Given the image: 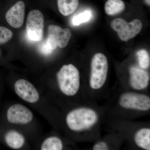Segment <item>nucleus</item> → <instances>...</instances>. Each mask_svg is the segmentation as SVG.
Returning a JSON list of instances; mask_svg holds the SVG:
<instances>
[{
	"label": "nucleus",
	"instance_id": "obj_1",
	"mask_svg": "<svg viewBox=\"0 0 150 150\" xmlns=\"http://www.w3.org/2000/svg\"><path fill=\"white\" fill-rule=\"evenodd\" d=\"M57 79L60 90L65 95L73 96L78 92L80 77L79 70L74 65H64L57 74Z\"/></svg>",
	"mask_w": 150,
	"mask_h": 150
},
{
	"label": "nucleus",
	"instance_id": "obj_2",
	"mask_svg": "<svg viewBox=\"0 0 150 150\" xmlns=\"http://www.w3.org/2000/svg\"><path fill=\"white\" fill-rule=\"evenodd\" d=\"M98 116L95 110L87 108L74 109L68 113L66 121L71 130L80 131L88 129L96 123Z\"/></svg>",
	"mask_w": 150,
	"mask_h": 150
},
{
	"label": "nucleus",
	"instance_id": "obj_3",
	"mask_svg": "<svg viewBox=\"0 0 150 150\" xmlns=\"http://www.w3.org/2000/svg\"><path fill=\"white\" fill-rule=\"evenodd\" d=\"M108 69L106 56L102 53L94 55L92 59L90 78V85L92 88L99 89L104 85L107 79Z\"/></svg>",
	"mask_w": 150,
	"mask_h": 150
},
{
	"label": "nucleus",
	"instance_id": "obj_4",
	"mask_svg": "<svg viewBox=\"0 0 150 150\" xmlns=\"http://www.w3.org/2000/svg\"><path fill=\"white\" fill-rule=\"evenodd\" d=\"M110 26L117 32L121 40L127 41L139 33L143 25L139 19H135L128 23L123 19L117 18L111 22Z\"/></svg>",
	"mask_w": 150,
	"mask_h": 150
},
{
	"label": "nucleus",
	"instance_id": "obj_5",
	"mask_svg": "<svg viewBox=\"0 0 150 150\" xmlns=\"http://www.w3.org/2000/svg\"><path fill=\"white\" fill-rule=\"evenodd\" d=\"M44 26V16L38 10H33L28 13L26 21V28L28 36L33 41L42 40Z\"/></svg>",
	"mask_w": 150,
	"mask_h": 150
},
{
	"label": "nucleus",
	"instance_id": "obj_6",
	"mask_svg": "<svg viewBox=\"0 0 150 150\" xmlns=\"http://www.w3.org/2000/svg\"><path fill=\"white\" fill-rule=\"evenodd\" d=\"M119 104L123 108L146 111L150 108V98L146 95L126 92L120 96Z\"/></svg>",
	"mask_w": 150,
	"mask_h": 150
},
{
	"label": "nucleus",
	"instance_id": "obj_7",
	"mask_svg": "<svg viewBox=\"0 0 150 150\" xmlns=\"http://www.w3.org/2000/svg\"><path fill=\"white\" fill-rule=\"evenodd\" d=\"M71 37L69 28H62L58 25H50L48 27L47 43L54 51L58 47L64 48L67 46Z\"/></svg>",
	"mask_w": 150,
	"mask_h": 150
},
{
	"label": "nucleus",
	"instance_id": "obj_8",
	"mask_svg": "<svg viewBox=\"0 0 150 150\" xmlns=\"http://www.w3.org/2000/svg\"><path fill=\"white\" fill-rule=\"evenodd\" d=\"M8 121L11 123L27 124L32 121V112L23 105H13L9 108L6 112Z\"/></svg>",
	"mask_w": 150,
	"mask_h": 150
},
{
	"label": "nucleus",
	"instance_id": "obj_9",
	"mask_svg": "<svg viewBox=\"0 0 150 150\" xmlns=\"http://www.w3.org/2000/svg\"><path fill=\"white\" fill-rule=\"evenodd\" d=\"M14 90L20 98L28 102L34 103L39 100L38 92L28 81L23 79L17 81L14 84Z\"/></svg>",
	"mask_w": 150,
	"mask_h": 150
},
{
	"label": "nucleus",
	"instance_id": "obj_10",
	"mask_svg": "<svg viewBox=\"0 0 150 150\" xmlns=\"http://www.w3.org/2000/svg\"><path fill=\"white\" fill-rule=\"evenodd\" d=\"M25 6L22 1L16 3L7 12L6 19L8 23L14 28L21 27L24 22Z\"/></svg>",
	"mask_w": 150,
	"mask_h": 150
},
{
	"label": "nucleus",
	"instance_id": "obj_11",
	"mask_svg": "<svg viewBox=\"0 0 150 150\" xmlns=\"http://www.w3.org/2000/svg\"><path fill=\"white\" fill-rule=\"evenodd\" d=\"M130 83L132 87L137 90L146 88L149 85L150 76L147 72L137 67L129 69Z\"/></svg>",
	"mask_w": 150,
	"mask_h": 150
},
{
	"label": "nucleus",
	"instance_id": "obj_12",
	"mask_svg": "<svg viewBox=\"0 0 150 150\" xmlns=\"http://www.w3.org/2000/svg\"><path fill=\"white\" fill-rule=\"evenodd\" d=\"M4 138L6 144L12 149H20L24 144V137L16 131H7L4 134Z\"/></svg>",
	"mask_w": 150,
	"mask_h": 150
},
{
	"label": "nucleus",
	"instance_id": "obj_13",
	"mask_svg": "<svg viewBox=\"0 0 150 150\" xmlns=\"http://www.w3.org/2000/svg\"><path fill=\"white\" fill-rule=\"evenodd\" d=\"M134 141L139 147L150 150V129L143 128L137 131L134 136Z\"/></svg>",
	"mask_w": 150,
	"mask_h": 150
},
{
	"label": "nucleus",
	"instance_id": "obj_14",
	"mask_svg": "<svg viewBox=\"0 0 150 150\" xmlns=\"http://www.w3.org/2000/svg\"><path fill=\"white\" fill-rule=\"evenodd\" d=\"M79 0H57V5L60 13L67 16L72 14L77 8Z\"/></svg>",
	"mask_w": 150,
	"mask_h": 150
},
{
	"label": "nucleus",
	"instance_id": "obj_15",
	"mask_svg": "<svg viewBox=\"0 0 150 150\" xmlns=\"http://www.w3.org/2000/svg\"><path fill=\"white\" fill-rule=\"evenodd\" d=\"M125 8V4L122 0H108L105 5V13L110 16L120 13Z\"/></svg>",
	"mask_w": 150,
	"mask_h": 150
},
{
	"label": "nucleus",
	"instance_id": "obj_16",
	"mask_svg": "<svg viewBox=\"0 0 150 150\" xmlns=\"http://www.w3.org/2000/svg\"><path fill=\"white\" fill-rule=\"evenodd\" d=\"M63 145L62 140L56 137H49L46 139L42 144V150H61Z\"/></svg>",
	"mask_w": 150,
	"mask_h": 150
},
{
	"label": "nucleus",
	"instance_id": "obj_17",
	"mask_svg": "<svg viewBox=\"0 0 150 150\" xmlns=\"http://www.w3.org/2000/svg\"><path fill=\"white\" fill-rule=\"evenodd\" d=\"M137 56L139 65L143 69H148L150 66V56L146 50L142 49L138 51Z\"/></svg>",
	"mask_w": 150,
	"mask_h": 150
},
{
	"label": "nucleus",
	"instance_id": "obj_18",
	"mask_svg": "<svg viewBox=\"0 0 150 150\" xmlns=\"http://www.w3.org/2000/svg\"><path fill=\"white\" fill-rule=\"evenodd\" d=\"M91 11L86 10L77 15L73 18L72 23L74 25H79L81 23L87 22L90 20L92 17Z\"/></svg>",
	"mask_w": 150,
	"mask_h": 150
},
{
	"label": "nucleus",
	"instance_id": "obj_19",
	"mask_svg": "<svg viewBox=\"0 0 150 150\" xmlns=\"http://www.w3.org/2000/svg\"><path fill=\"white\" fill-rule=\"evenodd\" d=\"M13 36L12 32L8 28L0 26V44L5 43L11 39Z\"/></svg>",
	"mask_w": 150,
	"mask_h": 150
},
{
	"label": "nucleus",
	"instance_id": "obj_20",
	"mask_svg": "<svg viewBox=\"0 0 150 150\" xmlns=\"http://www.w3.org/2000/svg\"><path fill=\"white\" fill-rule=\"evenodd\" d=\"M40 51L42 54L45 55H49L51 54L53 51V50L48 45L46 40L42 43V45L40 46Z\"/></svg>",
	"mask_w": 150,
	"mask_h": 150
},
{
	"label": "nucleus",
	"instance_id": "obj_21",
	"mask_svg": "<svg viewBox=\"0 0 150 150\" xmlns=\"http://www.w3.org/2000/svg\"><path fill=\"white\" fill-rule=\"evenodd\" d=\"M108 149V145L105 142H98L93 147V150H106Z\"/></svg>",
	"mask_w": 150,
	"mask_h": 150
},
{
	"label": "nucleus",
	"instance_id": "obj_22",
	"mask_svg": "<svg viewBox=\"0 0 150 150\" xmlns=\"http://www.w3.org/2000/svg\"><path fill=\"white\" fill-rule=\"evenodd\" d=\"M146 3L148 5L150 6V0H145Z\"/></svg>",
	"mask_w": 150,
	"mask_h": 150
},
{
	"label": "nucleus",
	"instance_id": "obj_23",
	"mask_svg": "<svg viewBox=\"0 0 150 150\" xmlns=\"http://www.w3.org/2000/svg\"><path fill=\"white\" fill-rule=\"evenodd\" d=\"M0 55H1V51H0Z\"/></svg>",
	"mask_w": 150,
	"mask_h": 150
}]
</instances>
